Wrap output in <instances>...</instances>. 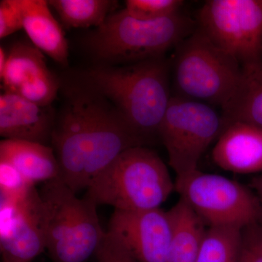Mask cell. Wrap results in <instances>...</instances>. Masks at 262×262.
<instances>
[{
    "label": "cell",
    "mask_w": 262,
    "mask_h": 262,
    "mask_svg": "<svg viewBox=\"0 0 262 262\" xmlns=\"http://www.w3.org/2000/svg\"><path fill=\"white\" fill-rule=\"evenodd\" d=\"M0 213L3 259L32 262L46 251V211L35 187L18 201H1Z\"/></svg>",
    "instance_id": "10"
},
{
    "label": "cell",
    "mask_w": 262,
    "mask_h": 262,
    "mask_svg": "<svg viewBox=\"0 0 262 262\" xmlns=\"http://www.w3.org/2000/svg\"><path fill=\"white\" fill-rule=\"evenodd\" d=\"M106 232L138 262H168L171 234L168 211L115 210Z\"/></svg>",
    "instance_id": "11"
},
{
    "label": "cell",
    "mask_w": 262,
    "mask_h": 262,
    "mask_svg": "<svg viewBox=\"0 0 262 262\" xmlns=\"http://www.w3.org/2000/svg\"><path fill=\"white\" fill-rule=\"evenodd\" d=\"M8 60V54L5 53L4 48H0V75L4 72Z\"/></svg>",
    "instance_id": "27"
},
{
    "label": "cell",
    "mask_w": 262,
    "mask_h": 262,
    "mask_svg": "<svg viewBox=\"0 0 262 262\" xmlns=\"http://www.w3.org/2000/svg\"><path fill=\"white\" fill-rule=\"evenodd\" d=\"M175 190L210 227L244 229L262 222L259 198L227 177L198 170L177 178Z\"/></svg>",
    "instance_id": "8"
},
{
    "label": "cell",
    "mask_w": 262,
    "mask_h": 262,
    "mask_svg": "<svg viewBox=\"0 0 262 262\" xmlns=\"http://www.w3.org/2000/svg\"><path fill=\"white\" fill-rule=\"evenodd\" d=\"M196 22L179 13L146 21L125 9L108 15L88 39L91 53L104 65L130 64L161 58L194 30Z\"/></svg>",
    "instance_id": "4"
},
{
    "label": "cell",
    "mask_w": 262,
    "mask_h": 262,
    "mask_svg": "<svg viewBox=\"0 0 262 262\" xmlns=\"http://www.w3.org/2000/svg\"><path fill=\"white\" fill-rule=\"evenodd\" d=\"M223 127L222 117L210 105L172 96L160 124L159 138L177 178L198 170L202 155Z\"/></svg>",
    "instance_id": "7"
},
{
    "label": "cell",
    "mask_w": 262,
    "mask_h": 262,
    "mask_svg": "<svg viewBox=\"0 0 262 262\" xmlns=\"http://www.w3.org/2000/svg\"><path fill=\"white\" fill-rule=\"evenodd\" d=\"M251 186L262 199V175L253 179Z\"/></svg>",
    "instance_id": "26"
},
{
    "label": "cell",
    "mask_w": 262,
    "mask_h": 262,
    "mask_svg": "<svg viewBox=\"0 0 262 262\" xmlns=\"http://www.w3.org/2000/svg\"><path fill=\"white\" fill-rule=\"evenodd\" d=\"M3 91L13 93L41 106H51L59 83L48 70L44 53L34 45L15 43L0 75Z\"/></svg>",
    "instance_id": "12"
},
{
    "label": "cell",
    "mask_w": 262,
    "mask_h": 262,
    "mask_svg": "<svg viewBox=\"0 0 262 262\" xmlns=\"http://www.w3.org/2000/svg\"><path fill=\"white\" fill-rule=\"evenodd\" d=\"M46 220V251L53 262H87L104 237L97 206L79 198L60 178L39 191Z\"/></svg>",
    "instance_id": "5"
},
{
    "label": "cell",
    "mask_w": 262,
    "mask_h": 262,
    "mask_svg": "<svg viewBox=\"0 0 262 262\" xmlns=\"http://www.w3.org/2000/svg\"><path fill=\"white\" fill-rule=\"evenodd\" d=\"M94 262H138L113 236L105 232L104 237L93 256Z\"/></svg>",
    "instance_id": "25"
},
{
    "label": "cell",
    "mask_w": 262,
    "mask_h": 262,
    "mask_svg": "<svg viewBox=\"0 0 262 262\" xmlns=\"http://www.w3.org/2000/svg\"><path fill=\"white\" fill-rule=\"evenodd\" d=\"M0 161L10 164L32 186L60 178L56 153L46 144L3 139L0 142Z\"/></svg>",
    "instance_id": "16"
},
{
    "label": "cell",
    "mask_w": 262,
    "mask_h": 262,
    "mask_svg": "<svg viewBox=\"0 0 262 262\" xmlns=\"http://www.w3.org/2000/svg\"><path fill=\"white\" fill-rule=\"evenodd\" d=\"M174 80L178 96L225 108L239 89L241 64L196 28L177 47Z\"/></svg>",
    "instance_id": "6"
},
{
    "label": "cell",
    "mask_w": 262,
    "mask_h": 262,
    "mask_svg": "<svg viewBox=\"0 0 262 262\" xmlns=\"http://www.w3.org/2000/svg\"><path fill=\"white\" fill-rule=\"evenodd\" d=\"M243 229L210 227L194 262H239Z\"/></svg>",
    "instance_id": "20"
},
{
    "label": "cell",
    "mask_w": 262,
    "mask_h": 262,
    "mask_svg": "<svg viewBox=\"0 0 262 262\" xmlns=\"http://www.w3.org/2000/svg\"><path fill=\"white\" fill-rule=\"evenodd\" d=\"M220 168L234 173L262 171V128L244 122L224 126L212 151Z\"/></svg>",
    "instance_id": "14"
},
{
    "label": "cell",
    "mask_w": 262,
    "mask_h": 262,
    "mask_svg": "<svg viewBox=\"0 0 262 262\" xmlns=\"http://www.w3.org/2000/svg\"><path fill=\"white\" fill-rule=\"evenodd\" d=\"M24 29L32 45L59 64L69 61V46L60 24L46 0H19Z\"/></svg>",
    "instance_id": "15"
},
{
    "label": "cell",
    "mask_w": 262,
    "mask_h": 262,
    "mask_svg": "<svg viewBox=\"0 0 262 262\" xmlns=\"http://www.w3.org/2000/svg\"><path fill=\"white\" fill-rule=\"evenodd\" d=\"M86 190L84 196L97 206L146 211L160 208L175 190V183L157 153L137 146L119 155Z\"/></svg>",
    "instance_id": "3"
},
{
    "label": "cell",
    "mask_w": 262,
    "mask_h": 262,
    "mask_svg": "<svg viewBox=\"0 0 262 262\" xmlns=\"http://www.w3.org/2000/svg\"><path fill=\"white\" fill-rule=\"evenodd\" d=\"M239 262H262V222L243 229Z\"/></svg>",
    "instance_id": "23"
},
{
    "label": "cell",
    "mask_w": 262,
    "mask_h": 262,
    "mask_svg": "<svg viewBox=\"0 0 262 262\" xmlns=\"http://www.w3.org/2000/svg\"><path fill=\"white\" fill-rule=\"evenodd\" d=\"M34 187L10 164L0 161L1 201H18L27 195Z\"/></svg>",
    "instance_id": "22"
},
{
    "label": "cell",
    "mask_w": 262,
    "mask_h": 262,
    "mask_svg": "<svg viewBox=\"0 0 262 262\" xmlns=\"http://www.w3.org/2000/svg\"><path fill=\"white\" fill-rule=\"evenodd\" d=\"M171 234L168 262H194L207 232L206 222L180 198L168 211Z\"/></svg>",
    "instance_id": "17"
},
{
    "label": "cell",
    "mask_w": 262,
    "mask_h": 262,
    "mask_svg": "<svg viewBox=\"0 0 262 262\" xmlns=\"http://www.w3.org/2000/svg\"><path fill=\"white\" fill-rule=\"evenodd\" d=\"M51 106H41L13 93L0 95V135L3 139L47 145L56 123Z\"/></svg>",
    "instance_id": "13"
},
{
    "label": "cell",
    "mask_w": 262,
    "mask_h": 262,
    "mask_svg": "<svg viewBox=\"0 0 262 262\" xmlns=\"http://www.w3.org/2000/svg\"><path fill=\"white\" fill-rule=\"evenodd\" d=\"M170 65L164 57L88 71L87 84L106 98L144 145L159 137L170 103Z\"/></svg>",
    "instance_id": "2"
},
{
    "label": "cell",
    "mask_w": 262,
    "mask_h": 262,
    "mask_svg": "<svg viewBox=\"0 0 262 262\" xmlns=\"http://www.w3.org/2000/svg\"><path fill=\"white\" fill-rule=\"evenodd\" d=\"M183 5L182 0H127L124 9L134 18L152 21L178 14Z\"/></svg>",
    "instance_id": "21"
},
{
    "label": "cell",
    "mask_w": 262,
    "mask_h": 262,
    "mask_svg": "<svg viewBox=\"0 0 262 262\" xmlns=\"http://www.w3.org/2000/svg\"><path fill=\"white\" fill-rule=\"evenodd\" d=\"M50 6L56 10L67 27L75 29L98 27L110 15L117 2L110 0H51Z\"/></svg>",
    "instance_id": "19"
},
{
    "label": "cell",
    "mask_w": 262,
    "mask_h": 262,
    "mask_svg": "<svg viewBox=\"0 0 262 262\" xmlns=\"http://www.w3.org/2000/svg\"><path fill=\"white\" fill-rule=\"evenodd\" d=\"M24 29L23 15L19 0L0 2V37H8Z\"/></svg>",
    "instance_id": "24"
},
{
    "label": "cell",
    "mask_w": 262,
    "mask_h": 262,
    "mask_svg": "<svg viewBox=\"0 0 262 262\" xmlns=\"http://www.w3.org/2000/svg\"><path fill=\"white\" fill-rule=\"evenodd\" d=\"M3 262H15V261H9V260L3 259Z\"/></svg>",
    "instance_id": "28"
},
{
    "label": "cell",
    "mask_w": 262,
    "mask_h": 262,
    "mask_svg": "<svg viewBox=\"0 0 262 262\" xmlns=\"http://www.w3.org/2000/svg\"><path fill=\"white\" fill-rule=\"evenodd\" d=\"M222 111L224 126L239 121L262 128V65L243 70L239 89Z\"/></svg>",
    "instance_id": "18"
},
{
    "label": "cell",
    "mask_w": 262,
    "mask_h": 262,
    "mask_svg": "<svg viewBox=\"0 0 262 262\" xmlns=\"http://www.w3.org/2000/svg\"><path fill=\"white\" fill-rule=\"evenodd\" d=\"M68 92L51 143L60 179L77 194L124 151L145 145L113 104L89 84Z\"/></svg>",
    "instance_id": "1"
},
{
    "label": "cell",
    "mask_w": 262,
    "mask_h": 262,
    "mask_svg": "<svg viewBox=\"0 0 262 262\" xmlns=\"http://www.w3.org/2000/svg\"><path fill=\"white\" fill-rule=\"evenodd\" d=\"M196 26L242 70L262 65V0L206 1Z\"/></svg>",
    "instance_id": "9"
}]
</instances>
